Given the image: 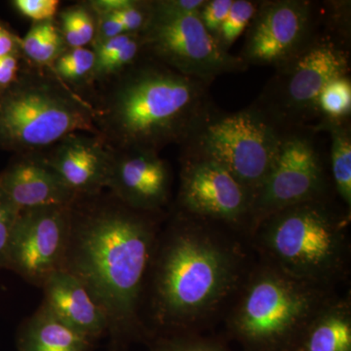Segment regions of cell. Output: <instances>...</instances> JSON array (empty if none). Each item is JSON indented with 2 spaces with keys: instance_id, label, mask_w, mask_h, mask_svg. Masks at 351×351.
I'll list each match as a JSON object with an SVG mask.
<instances>
[{
  "instance_id": "cell-1",
  "label": "cell",
  "mask_w": 351,
  "mask_h": 351,
  "mask_svg": "<svg viewBox=\"0 0 351 351\" xmlns=\"http://www.w3.org/2000/svg\"><path fill=\"white\" fill-rule=\"evenodd\" d=\"M257 262L250 237L173 208L154 249L143 302L147 336L223 319Z\"/></svg>"
},
{
  "instance_id": "cell-2",
  "label": "cell",
  "mask_w": 351,
  "mask_h": 351,
  "mask_svg": "<svg viewBox=\"0 0 351 351\" xmlns=\"http://www.w3.org/2000/svg\"><path fill=\"white\" fill-rule=\"evenodd\" d=\"M168 213H145L110 195L80 197L71 206L62 269L84 285L108 318L110 351L147 336L143 302L147 274Z\"/></svg>"
},
{
  "instance_id": "cell-3",
  "label": "cell",
  "mask_w": 351,
  "mask_h": 351,
  "mask_svg": "<svg viewBox=\"0 0 351 351\" xmlns=\"http://www.w3.org/2000/svg\"><path fill=\"white\" fill-rule=\"evenodd\" d=\"M209 85L156 60L137 61L117 76L100 110L95 108L99 134L113 151L182 145L216 108Z\"/></svg>"
},
{
  "instance_id": "cell-4",
  "label": "cell",
  "mask_w": 351,
  "mask_h": 351,
  "mask_svg": "<svg viewBox=\"0 0 351 351\" xmlns=\"http://www.w3.org/2000/svg\"><path fill=\"white\" fill-rule=\"evenodd\" d=\"M351 210L336 195L279 210L258 221L250 242L258 261L289 276L338 290L350 276Z\"/></svg>"
},
{
  "instance_id": "cell-5",
  "label": "cell",
  "mask_w": 351,
  "mask_h": 351,
  "mask_svg": "<svg viewBox=\"0 0 351 351\" xmlns=\"http://www.w3.org/2000/svg\"><path fill=\"white\" fill-rule=\"evenodd\" d=\"M73 133L100 135L96 110L51 69L24 73L0 92V149L39 154Z\"/></svg>"
},
{
  "instance_id": "cell-6",
  "label": "cell",
  "mask_w": 351,
  "mask_h": 351,
  "mask_svg": "<svg viewBox=\"0 0 351 351\" xmlns=\"http://www.w3.org/2000/svg\"><path fill=\"white\" fill-rule=\"evenodd\" d=\"M338 292L289 276L257 258L223 319L233 334L253 346L295 343Z\"/></svg>"
},
{
  "instance_id": "cell-7",
  "label": "cell",
  "mask_w": 351,
  "mask_h": 351,
  "mask_svg": "<svg viewBox=\"0 0 351 351\" xmlns=\"http://www.w3.org/2000/svg\"><path fill=\"white\" fill-rule=\"evenodd\" d=\"M326 27L318 29L297 56L276 69L254 103L284 131L311 126L319 119L318 98L324 87L350 75L348 38Z\"/></svg>"
},
{
  "instance_id": "cell-8",
  "label": "cell",
  "mask_w": 351,
  "mask_h": 351,
  "mask_svg": "<svg viewBox=\"0 0 351 351\" xmlns=\"http://www.w3.org/2000/svg\"><path fill=\"white\" fill-rule=\"evenodd\" d=\"M283 132L254 104L232 113L215 108L182 145V154L221 164L254 197L276 160Z\"/></svg>"
},
{
  "instance_id": "cell-9",
  "label": "cell",
  "mask_w": 351,
  "mask_h": 351,
  "mask_svg": "<svg viewBox=\"0 0 351 351\" xmlns=\"http://www.w3.org/2000/svg\"><path fill=\"white\" fill-rule=\"evenodd\" d=\"M316 133L313 126L283 132L276 160L254 196L251 230L265 217L284 208L336 195L316 144Z\"/></svg>"
},
{
  "instance_id": "cell-10",
  "label": "cell",
  "mask_w": 351,
  "mask_h": 351,
  "mask_svg": "<svg viewBox=\"0 0 351 351\" xmlns=\"http://www.w3.org/2000/svg\"><path fill=\"white\" fill-rule=\"evenodd\" d=\"M141 36L143 48L152 59L208 84L218 76L243 73L248 69L241 58L219 47L197 15L152 12Z\"/></svg>"
},
{
  "instance_id": "cell-11",
  "label": "cell",
  "mask_w": 351,
  "mask_h": 351,
  "mask_svg": "<svg viewBox=\"0 0 351 351\" xmlns=\"http://www.w3.org/2000/svg\"><path fill=\"white\" fill-rule=\"evenodd\" d=\"M253 195L221 164L182 154L175 209L250 234Z\"/></svg>"
},
{
  "instance_id": "cell-12",
  "label": "cell",
  "mask_w": 351,
  "mask_h": 351,
  "mask_svg": "<svg viewBox=\"0 0 351 351\" xmlns=\"http://www.w3.org/2000/svg\"><path fill=\"white\" fill-rule=\"evenodd\" d=\"M308 0H263L246 31L239 57L247 66L279 68L297 56L319 29Z\"/></svg>"
},
{
  "instance_id": "cell-13",
  "label": "cell",
  "mask_w": 351,
  "mask_h": 351,
  "mask_svg": "<svg viewBox=\"0 0 351 351\" xmlns=\"http://www.w3.org/2000/svg\"><path fill=\"white\" fill-rule=\"evenodd\" d=\"M71 206L20 211L4 269L40 288L54 272L62 269L71 232Z\"/></svg>"
},
{
  "instance_id": "cell-14",
  "label": "cell",
  "mask_w": 351,
  "mask_h": 351,
  "mask_svg": "<svg viewBox=\"0 0 351 351\" xmlns=\"http://www.w3.org/2000/svg\"><path fill=\"white\" fill-rule=\"evenodd\" d=\"M107 184L113 197L145 213H165L171 199L172 173L158 152L113 151Z\"/></svg>"
},
{
  "instance_id": "cell-15",
  "label": "cell",
  "mask_w": 351,
  "mask_h": 351,
  "mask_svg": "<svg viewBox=\"0 0 351 351\" xmlns=\"http://www.w3.org/2000/svg\"><path fill=\"white\" fill-rule=\"evenodd\" d=\"M39 152L78 197L101 195L107 189L114 152L100 135L73 133Z\"/></svg>"
},
{
  "instance_id": "cell-16",
  "label": "cell",
  "mask_w": 351,
  "mask_h": 351,
  "mask_svg": "<svg viewBox=\"0 0 351 351\" xmlns=\"http://www.w3.org/2000/svg\"><path fill=\"white\" fill-rule=\"evenodd\" d=\"M0 193L19 211L71 206L80 198L45 162L40 154H19L2 171Z\"/></svg>"
},
{
  "instance_id": "cell-17",
  "label": "cell",
  "mask_w": 351,
  "mask_h": 351,
  "mask_svg": "<svg viewBox=\"0 0 351 351\" xmlns=\"http://www.w3.org/2000/svg\"><path fill=\"white\" fill-rule=\"evenodd\" d=\"M41 288L44 293L41 304L64 324L95 343L108 336L107 316L73 274L58 270Z\"/></svg>"
},
{
  "instance_id": "cell-18",
  "label": "cell",
  "mask_w": 351,
  "mask_h": 351,
  "mask_svg": "<svg viewBox=\"0 0 351 351\" xmlns=\"http://www.w3.org/2000/svg\"><path fill=\"white\" fill-rule=\"evenodd\" d=\"M295 343L300 351H351V292L332 295Z\"/></svg>"
},
{
  "instance_id": "cell-19",
  "label": "cell",
  "mask_w": 351,
  "mask_h": 351,
  "mask_svg": "<svg viewBox=\"0 0 351 351\" xmlns=\"http://www.w3.org/2000/svg\"><path fill=\"white\" fill-rule=\"evenodd\" d=\"M95 346L43 304L18 330V351H93Z\"/></svg>"
},
{
  "instance_id": "cell-20",
  "label": "cell",
  "mask_w": 351,
  "mask_h": 351,
  "mask_svg": "<svg viewBox=\"0 0 351 351\" xmlns=\"http://www.w3.org/2000/svg\"><path fill=\"white\" fill-rule=\"evenodd\" d=\"M316 131H326L331 138L330 178L339 202L351 210V130L350 119L339 121L321 120L313 126Z\"/></svg>"
},
{
  "instance_id": "cell-21",
  "label": "cell",
  "mask_w": 351,
  "mask_h": 351,
  "mask_svg": "<svg viewBox=\"0 0 351 351\" xmlns=\"http://www.w3.org/2000/svg\"><path fill=\"white\" fill-rule=\"evenodd\" d=\"M66 49L68 46L54 20L34 23L25 38L21 39V51L39 68L50 69Z\"/></svg>"
},
{
  "instance_id": "cell-22",
  "label": "cell",
  "mask_w": 351,
  "mask_h": 351,
  "mask_svg": "<svg viewBox=\"0 0 351 351\" xmlns=\"http://www.w3.org/2000/svg\"><path fill=\"white\" fill-rule=\"evenodd\" d=\"M58 27L68 48L86 47L96 38L97 15L89 3L69 7L60 14Z\"/></svg>"
},
{
  "instance_id": "cell-23",
  "label": "cell",
  "mask_w": 351,
  "mask_h": 351,
  "mask_svg": "<svg viewBox=\"0 0 351 351\" xmlns=\"http://www.w3.org/2000/svg\"><path fill=\"white\" fill-rule=\"evenodd\" d=\"M95 69L94 51L87 47L69 48L54 64L51 71L68 85H82L93 80Z\"/></svg>"
},
{
  "instance_id": "cell-24",
  "label": "cell",
  "mask_w": 351,
  "mask_h": 351,
  "mask_svg": "<svg viewBox=\"0 0 351 351\" xmlns=\"http://www.w3.org/2000/svg\"><path fill=\"white\" fill-rule=\"evenodd\" d=\"M321 120L339 121L350 119L351 114V80L350 75L328 83L318 98Z\"/></svg>"
},
{
  "instance_id": "cell-25",
  "label": "cell",
  "mask_w": 351,
  "mask_h": 351,
  "mask_svg": "<svg viewBox=\"0 0 351 351\" xmlns=\"http://www.w3.org/2000/svg\"><path fill=\"white\" fill-rule=\"evenodd\" d=\"M258 6V1L233 0L230 12L215 38L221 49L230 52L235 41L248 29L257 12Z\"/></svg>"
},
{
  "instance_id": "cell-26",
  "label": "cell",
  "mask_w": 351,
  "mask_h": 351,
  "mask_svg": "<svg viewBox=\"0 0 351 351\" xmlns=\"http://www.w3.org/2000/svg\"><path fill=\"white\" fill-rule=\"evenodd\" d=\"M193 332H171L157 334L158 337L152 351H221L206 341L191 339Z\"/></svg>"
},
{
  "instance_id": "cell-27",
  "label": "cell",
  "mask_w": 351,
  "mask_h": 351,
  "mask_svg": "<svg viewBox=\"0 0 351 351\" xmlns=\"http://www.w3.org/2000/svg\"><path fill=\"white\" fill-rule=\"evenodd\" d=\"M232 2L233 0H205L201 7L198 18L214 38L230 12Z\"/></svg>"
},
{
  "instance_id": "cell-28",
  "label": "cell",
  "mask_w": 351,
  "mask_h": 351,
  "mask_svg": "<svg viewBox=\"0 0 351 351\" xmlns=\"http://www.w3.org/2000/svg\"><path fill=\"white\" fill-rule=\"evenodd\" d=\"M19 210L0 193V270L5 267L7 250Z\"/></svg>"
},
{
  "instance_id": "cell-29",
  "label": "cell",
  "mask_w": 351,
  "mask_h": 351,
  "mask_svg": "<svg viewBox=\"0 0 351 351\" xmlns=\"http://www.w3.org/2000/svg\"><path fill=\"white\" fill-rule=\"evenodd\" d=\"M16 10L34 23L54 20L59 11V0H15Z\"/></svg>"
},
{
  "instance_id": "cell-30",
  "label": "cell",
  "mask_w": 351,
  "mask_h": 351,
  "mask_svg": "<svg viewBox=\"0 0 351 351\" xmlns=\"http://www.w3.org/2000/svg\"><path fill=\"white\" fill-rule=\"evenodd\" d=\"M205 0H156L149 1L152 12L162 15H197Z\"/></svg>"
},
{
  "instance_id": "cell-31",
  "label": "cell",
  "mask_w": 351,
  "mask_h": 351,
  "mask_svg": "<svg viewBox=\"0 0 351 351\" xmlns=\"http://www.w3.org/2000/svg\"><path fill=\"white\" fill-rule=\"evenodd\" d=\"M19 53L0 57V92L10 87L19 78Z\"/></svg>"
},
{
  "instance_id": "cell-32",
  "label": "cell",
  "mask_w": 351,
  "mask_h": 351,
  "mask_svg": "<svg viewBox=\"0 0 351 351\" xmlns=\"http://www.w3.org/2000/svg\"><path fill=\"white\" fill-rule=\"evenodd\" d=\"M21 51V39L7 27L0 25V57Z\"/></svg>"
}]
</instances>
